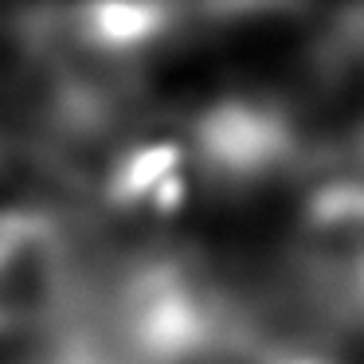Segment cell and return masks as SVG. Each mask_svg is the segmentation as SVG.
<instances>
[{
    "label": "cell",
    "instance_id": "6da1fadb",
    "mask_svg": "<svg viewBox=\"0 0 364 364\" xmlns=\"http://www.w3.org/2000/svg\"><path fill=\"white\" fill-rule=\"evenodd\" d=\"M192 181L223 196H251L290 181L309 165L314 145L298 114L262 95H228L208 102L184 134Z\"/></svg>",
    "mask_w": 364,
    "mask_h": 364
},
{
    "label": "cell",
    "instance_id": "7a4b0ae2",
    "mask_svg": "<svg viewBox=\"0 0 364 364\" xmlns=\"http://www.w3.org/2000/svg\"><path fill=\"white\" fill-rule=\"evenodd\" d=\"M75 231L55 208H0V337H43L82 286Z\"/></svg>",
    "mask_w": 364,
    "mask_h": 364
},
{
    "label": "cell",
    "instance_id": "3957f363",
    "mask_svg": "<svg viewBox=\"0 0 364 364\" xmlns=\"http://www.w3.org/2000/svg\"><path fill=\"white\" fill-rule=\"evenodd\" d=\"M192 165L181 141H137L106 157L102 204L122 223H161L181 212L192 188Z\"/></svg>",
    "mask_w": 364,
    "mask_h": 364
},
{
    "label": "cell",
    "instance_id": "277c9868",
    "mask_svg": "<svg viewBox=\"0 0 364 364\" xmlns=\"http://www.w3.org/2000/svg\"><path fill=\"white\" fill-rule=\"evenodd\" d=\"M337 314H341V317H348L353 325H360V329H364V259L356 262V270L348 274L345 290H341Z\"/></svg>",
    "mask_w": 364,
    "mask_h": 364
},
{
    "label": "cell",
    "instance_id": "5b68a950",
    "mask_svg": "<svg viewBox=\"0 0 364 364\" xmlns=\"http://www.w3.org/2000/svg\"><path fill=\"white\" fill-rule=\"evenodd\" d=\"M262 364H341L325 353H314V348H282V353H270Z\"/></svg>",
    "mask_w": 364,
    "mask_h": 364
},
{
    "label": "cell",
    "instance_id": "8992f818",
    "mask_svg": "<svg viewBox=\"0 0 364 364\" xmlns=\"http://www.w3.org/2000/svg\"><path fill=\"white\" fill-rule=\"evenodd\" d=\"M353 173L364 176V122L356 126V137H353Z\"/></svg>",
    "mask_w": 364,
    "mask_h": 364
}]
</instances>
